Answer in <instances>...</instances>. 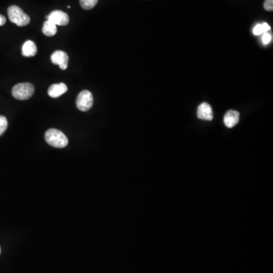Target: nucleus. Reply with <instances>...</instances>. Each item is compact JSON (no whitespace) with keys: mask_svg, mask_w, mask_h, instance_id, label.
Here are the masks:
<instances>
[{"mask_svg":"<svg viewBox=\"0 0 273 273\" xmlns=\"http://www.w3.org/2000/svg\"><path fill=\"white\" fill-rule=\"evenodd\" d=\"M45 139L48 144L57 148H64L68 143L67 136L62 132L54 128L48 130L45 134Z\"/></svg>","mask_w":273,"mask_h":273,"instance_id":"f257e3e1","label":"nucleus"},{"mask_svg":"<svg viewBox=\"0 0 273 273\" xmlns=\"http://www.w3.org/2000/svg\"><path fill=\"white\" fill-rule=\"evenodd\" d=\"M8 16L9 20L14 24H17L19 27H24L29 24V16L23 12L22 9L19 8L17 5H12L8 9Z\"/></svg>","mask_w":273,"mask_h":273,"instance_id":"f03ea898","label":"nucleus"},{"mask_svg":"<svg viewBox=\"0 0 273 273\" xmlns=\"http://www.w3.org/2000/svg\"><path fill=\"white\" fill-rule=\"evenodd\" d=\"M34 93V87L31 83H20L12 88V94L14 98L19 100L30 99Z\"/></svg>","mask_w":273,"mask_h":273,"instance_id":"7ed1b4c3","label":"nucleus"},{"mask_svg":"<svg viewBox=\"0 0 273 273\" xmlns=\"http://www.w3.org/2000/svg\"><path fill=\"white\" fill-rule=\"evenodd\" d=\"M94 105V98L92 94L89 91H83L78 96L76 99V106L82 112H87Z\"/></svg>","mask_w":273,"mask_h":273,"instance_id":"20e7f679","label":"nucleus"},{"mask_svg":"<svg viewBox=\"0 0 273 273\" xmlns=\"http://www.w3.org/2000/svg\"><path fill=\"white\" fill-rule=\"evenodd\" d=\"M47 20H50L57 26H65L69 22V17L65 12L56 10L52 12L47 16Z\"/></svg>","mask_w":273,"mask_h":273,"instance_id":"39448f33","label":"nucleus"},{"mask_svg":"<svg viewBox=\"0 0 273 273\" xmlns=\"http://www.w3.org/2000/svg\"><path fill=\"white\" fill-rule=\"evenodd\" d=\"M51 61L55 65H59L61 70H65L68 67V56L65 52L58 50L52 54Z\"/></svg>","mask_w":273,"mask_h":273,"instance_id":"423d86ee","label":"nucleus"},{"mask_svg":"<svg viewBox=\"0 0 273 273\" xmlns=\"http://www.w3.org/2000/svg\"><path fill=\"white\" fill-rule=\"evenodd\" d=\"M197 117L202 120L206 121H211L214 118V113L211 106L207 102H202L200 106H198Z\"/></svg>","mask_w":273,"mask_h":273,"instance_id":"0eeeda50","label":"nucleus"},{"mask_svg":"<svg viewBox=\"0 0 273 273\" xmlns=\"http://www.w3.org/2000/svg\"><path fill=\"white\" fill-rule=\"evenodd\" d=\"M240 114L235 110H229L224 116V124L227 128H232L235 126L239 121Z\"/></svg>","mask_w":273,"mask_h":273,"instance_id":"6e6552de","label":"nucleus"},{"mask_svg":"<svg viewBox=\"0 0 273 273\" xmlns=\"http://www.w3.org/2000/svg\"><path fill=\"white\" fill-rule=\"evenodd\" d=\"M67 91H68V87H67L66 84L64 83H59V84H55L50 86V88L48 90V94L50 98H57L66 93Z\"/></svg>","mask_w":273,"mask_h":273,"instance_id":"1a4fd4ad","label":"nucleus"},{"mask_svg":"<svg viewBox=\"0 0 273 273\" xmlns=\"http://www.w3.org/2000/svg\"><path fill=\"white\" fill-rule=\"evenodd\" d=\"M38 49L35 43L31 40L26 41L22 46V55L26 57H34L37 54Z\"/></svg>","mask_w":273,"mask_h":273,"instance_id":"9d476101","label":"nucleus"},{"mask_svg":"<svg viewBox=\"0 0 273 273\" xmlns=\"http://www.w3.org/2000/svg\"><path fill=\"white\" fill-rule=\"evenodd\" d=\"M43 33L47 37L54 36L57 33V26L50 20H46L43 26Z\"/></svg>","mask_w":273,"mask_h":273,"instance_id":"9b49d317","label":"nucleus"},{"mask_svg":"<svg viewBox=\"0 0 273 273\" xmlns=\"http://www.w3.org/2000/svg\"><path fill=\"white\" fill-rule=\"evenodd\" d=\"M271 30V27L267 23L264 22L263 24H258L255 26L253 30V33L256 36H259L264 33L268 32Z\"/></svg>","mask_w":273,"mask_h":273,"instance_id":"f8f14e48","label":"nucleus"},{"mask_svg":"<svg viewBox=\"0 0 273 273\" xmlns=\"http://www.w3.org/2000/svg\"><path fill=\"white\" fill-rule=\"evenodd\" d=\"M98 0H80L82 8L86 10L91 9L98 4Z\"/></svg>","mask_w":273,"mask_h":273,"instance_id":"ddd939ff","label":"nucleus"},{"mask_svg":"<svg viewBox=\"0 0 273 273\" xmlns=\"http://www.w3.org/2000/svg\"><path fill=\"white\" fill-rule=\"evenodd\" d=\"M8 128V121L5 116H0V136L3 135Z\"/></svg>","mask_w":273,"mask_h":273,"instance_id":"4468645a","label":"nucleus"},{"mask_svg":"<svg viewBox=\"0 0 273 273\" xmlns=\"http://www.w3.org/2000/svg\"><path fill=\"white\" fill-rule=\"evenodd\" d=\"M273 39V36L272 34L270 33L266 32L263 34V37H262V41H263V43L264 45L269 44L272 41Z\"/></svg>","mask_w":273,"mask_h":273,"instance_id":"2eb2a0df","label":"nucleus"},{"mask_svg":"<svg viewBox=\"0 0 273 273\" xmlns=\"http://www.w3.org/2000/svg\"><path fill=\"white\" fill-rule=\"evenodd\" d=\"M263 7L266 11L271 12L273 9V0H266L263 4Z\"/></svg>","mask_w":273,"mask_h":273,"instance_id":"dca6fc26","label":"nucleus"},{"mask_svg":"<svg viewBox=\"0 0 273 273\" xmlns=\"http://www.w3.org/2000/svg\"><path fill=\"white\" fill-rule=\"evenodd\" d=\"M5 21H6V19H5V16L0 15V26L4 25L5 24Z\"/></svg>","mask_w":273,"mask_h":273,"instance_id":"f3484780","label":"nucleus"},{"mask_svg":"<svg viewBox=\"0 0 273 273\" xmlns=\"http://www.w3.org/2000/svg\"><path fill=\"white\" fill-rule=\"evenodd\" d=\"M0 254H1V248H0Z\"/></svg>","mask_w":273,"mask_h":273,"instance_id":"a211bd4d","label":"nucleus"}]
</instances>
